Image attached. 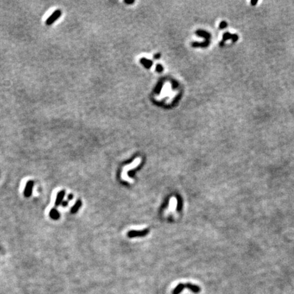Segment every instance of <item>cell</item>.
Instances as JSON below:
<instances>
[{
	"label": "cell",
	"mask_w": 294,
	"mask_h": 294,
	"mask_svg": "<svg viewBox=\"0 0 294 294\" xmlns=\"http://www.w3.org/2000/svg\"><path fill=\"white\" fill-rule=\"evenodd\" d=\"M162 83H160L159 84V85L157 86V87H156L155 88V91L156 93H159L161 91V88H162Z\"/></svg>",
	"instance_id": "cell-12"
},
{
	"label": "cell",
	"mask_w": 294,
	"mask_h": 294,
	"mask_svg": "<svg viewBox=\"0 0 294 294\" xmlns=\"http://www.w3.org/2000/svg\"><path fill=\"white\" fill-rule=\"evenodd\" d=\"M227 23L225 21H222L220 23V25H219V27H220V29H224V28L227 27Z\"/></svg>",
	"instance_id": "cell-11"
},
{
	"label": "cell",
	"mask_w": 294,
	"mask_h": 294,
	"mask_svg": "<svg viewBox=\"0 0 294 294\" xmlns=\"http://www.w3.org/2000/svg\"><path fill=\"white\" fill-rule=\"evenodd\" d=\"M196 34L199 35L200 36L204 37V38L206 39V41H209V38L210 37H211V35H210L208 32L205 31H202V30H198V31H196Z\"/></svg>",
	"instance_id": "cell-9"
},
{
	"label": "cell",
	"mask_w": 294,
	"mask_h": 294,
	"mask_svg": "<svg viewBox=\"0 0 294 294\" xmlns=\"http://www.w3.org/2000/svg\"><path fill=\"white\" fill-rule=\"evenodd\" d=\"M73 197H74V195L73 194H69L68 196H67V200H72V199H73Z\"/></svg>",
	"instance_id": "cell-14"
},
{
	"label": "cell",
	"mask_w": 294,
	"mask_h": 294,
	"mask_svg": "<svg viewBox=\"0 0 294 294\" xmlns=\"http://www.w3.org/2000/svg\"><path fill=\"white\" fill-rule=\"evenodd\" d=\"M65 190H61L59 192H58L55 203L56 207L60 206V204H62V202H64L63 201V200H64V197H65Z\"/></svg>",
	"instance_id": "cell-4"
},
{
	"label": "cell",
	"mask_w": 294,
	"mask_h": 294,
	"mask_svg": "<svg viewBox=\"0 0 294 294\" xmlns=\"http://www.w3.org/2000/svg\"><path fill=\"white\" fill-rule=\"evenodd\" d=\"M159 57H160L159 53H158V54H156L155 56H154V58H155V59H159Z\"/></svg>",
	"instance_id": "cell-15"
},
{
	"label": "cell",
	"mask_w": 294,
	"mask_h": 294,
	"mask_svg": "<svg viewBox=\"0 0 294 294\" xmlns=\"http://www.w3.org/2000/svg\"><path fill=\"white\" fill-rule=\"evenodd\" d=\"M49 216L50 217L53 219V220H58L60 218L61 214L59 213V212L57 211L56 208H53L50 210V212H49Z\"/></svg>",
	"instance_id": "cell-6"
},
{
	"label": "cell",
	"mask_w": 294,
	"mask_h": 294,
	"mask_svg": "<svg viewBox=\"0 0 294 294\" xmlns=\"http://www.w3.org/2000/svg\"><path fill=\"white\" fill-rule=\"evenodd\" d=\"M62 206L64 207V208H65V207H67V205H68V201H64L62 202Z\"/></svg>",
	"instance_id": "cell-13"
},
{
	"label": "cell",
	"mask_w": 294,
	"mask_h": 294,
	"mask_svg": "<svg viewBox=\"0 0 294 294\" xmlns=\"http://www.w3.org/2000/svg\"><path fill=\"white\" fill-rule=\"evenodd\" d=\"M232 39L233 41L235 42L238 39V36H237V35H235V34L232 35L231 34H230V33L226 32L225 34H223V40L221 42L220 45L221 46H223L224 42H225V40H227V39Z\"/></svg>",
	"instance_id": "cell-5"
},
{
	"label": "cell",
	"mask_w": 294,
	"mask_h": 294,
	"mask_svg": "<svg viewBox=\"0 0 294 294\" xmlns=\"http://www.w3.org/2000/svg\"><path fill=\"white\" fill-rule=\"evenodd\" d=\"M34 186V182L33 181H29L27 182L24 189V195L26 197H29L32 194L33 188Z\"/></svg>",
	"instance_id": "cell-2"
},
{
	"label": "cell",
	"mask_w": 294,
	"mask_h": 294,
	"mask_svg": "<svg viewBox=\"0 0 294 294\" xmlns=\"http://www.w3.org/2000/svg\"><path fill=\"white\" fill-rule=\"evenodd\" d=\"M163 70V67L161 64H157L156 66V71L157 72H162Z\"/></svg>",
	"instance_id": "cell-10"
},
{
	"label": "cell",
	"mask_w": 294,
	"mask_h": 294,
	"mask_svg": "<svg viewBox=\"0 0 294 294\" xmlns=\"http://www.w3.org/2000/svg\"><path fill=\"white\" fill-rule=\"evenodd\" d=\"M185 288H188L189 289H190L191 291H193V293H199L200 291H201V289H200L199 286L188 283L186 284H179L174 289L173 292H172V294H178L183 290V289Z\"/></svg>",
	"instance_id": "cell-1"
},
{
	"label": "cell",
	"mask_w": 294,
	"mask_h": 294,
	"mask_svg": "<svg viewBox=\"0 0 294 294\" xmlns=\"http://www.w3.org/2000/svg\"><path fill=\"white\" fill-rule=\"evenodd\" d=\"M125 3H127V4H132V3H134V1H125Z\"/></svg>",
	"instance_id": "cell-16"
},
{
	"label": "cell",
	"mask_w": 294,
	"mask_h": 294,
	"mask_svg": "<svg viewBox=\"0 0 294 294\" xmlns=\"http://www.w3.org/2000/svg\"><path fill=\"white\" fill-rule=\"evenodd\" d=\"M148 230H144L142 231H130L128 232L127 235L129 238H134V237H139V236H144L148 234Z\"/></svg>",
	"instance_id": "cell-3"
},
{
	"label": "cell",
	"mask_w": 294,
	"mask_h": 294,
	"mask_svg": "<svg viewBox=\"0 0 294 294\" xmlns=\"http://www.w3.org/2000/svg\"><path fill=\"white\" fill-rule=\"evenodd\" d=\"M140 63L144 65V66L146 67V68H150V67L152 66L153 65V61L151 60L146 59L145 58H142L140 59Z\"/></svg>",
	"instance_id": "cell-8"
},
{
	"label": "cell",
	"mask_w": 294,
	"mask_h": 294,
	"mask_svg": "<svg viewBox=\"0 0 294 294\" xmlns=\"http://www.w3.org/2000/svg\"><path fill=\"white\" fill-rule=\"evenodd\" d=\"M82 204H83V203H82V201L80 200H76L75 204H74V206L72 207V208L70 210L71 213L72 214H76V212L78 211V210L80 209V208L81 207Z\"/></svg>",
	"instance_id": "cell-7"
}]
</instances>
